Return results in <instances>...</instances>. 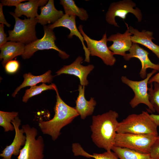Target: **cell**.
<instances>
[{
	"label": "cell",
	"instance_id": "1",
	"mask_svg": "<svg viewBox=\"0 0 159 159\" xmlns=\"http://www.w3.org/2000/svg\"><path fill=\"white\" fill-rule=\"evenodd\" d=\"M118 117V113L112 110L92 116L90 126L91 138L99 148L110 151L114 146L119 123L117 120Z\"/></svg>",
	"mask_w": 159,
	"mask_h": 159
},
{
	"label": "cell",
	"instance_id": "2",
	"mask_svg": "<svg viewBox=\"0 0 159 159\" xmlns=\"http://www.w3.org/2000/svg\"><path fill=\"white\" fill-rule=\"evenodd\" d=\"M54 87L56 93L54 116L50 120L39 122V126L43 134L50 136L54 141L61 134V129L79 115L75 108L68 105L62 100L55 85Z\"/></svg>",
	"mask_w": 159,
	"mask_h": 159
},
{
	"label": "cell",
	"instance_id": "3",
	"mask_svg": "<svg viewBox=\"0 0 159 159\" xmlns=\"http://www.w3.org/2000/svg\"><path fill=\"white\" fill-rule=\"evenodd\" d=\"M158 126L148 112L132 114L119 122L117 133L150 134L158 136Z\"/></svg>",
	"mask_w": 159,
	"mask_h": 159
},
{
	"label": "cell",
	"instance_id": "4",
	"mask_svg": "<svg viewBox=\"0 0 159 159\" xmlns=\"http://www.w3.org/2000/svg\"><path fill=\"white\" fill-rule=\"evenodd\" d=\"M9 14L15 19L14 29L8 31V41L18 42L26 45L38 39L36 35L35 27L38 22L36 18L21 19L16 16L14 13Z\"/></svg>",
	"mask_w": 159,
	"mask_h": 159
},
{
	"label": "cell",
	"instance_id": "5",
	"mask_svg": "<svg viewBox=\"0 0 159 159\" xmlns=\"http://www.w3.org/2000/svg\"><path fill=\"white\" fill-rule=\"evenodd\" d=\"M157 137L158 136L150 134L117 133L114 146L148 154L150 153L151 147Z\"/></svg>",
	"mask_w": 159,
	"mask_h": 159
},
{
	"label": "cell",
	"instance_id": "6",
	"mask_svg": "<svg viewBox=\"0 0 159 159\" xmlns=\"http://www.w3.org/2000/svg\"><path fill=\"white\" fill-rule=\"evenodd\" d=\"M26 137L25 145L20 150L17 159H43L44 144L41 136L36 138L38 134L37 129L31 127L29 124L22 126Z\"/></svg>",
	"mask_w": 159,
	"mask_h": 159
},
{
	"label": "cell",
	"instance_id": "7",
	"mask_svg": "<svg viewBox=\"0 0 159 159\" xmlns=\"http://www.w3.org/2000/svg\"><path fill=\"white\" fill-rule=\"evenodd\" d=\"M157 72V70L153 69L147 74L145 79L139 81L130 80L125 76L121 77L122 82L130 87L134 92V96L129 102L132 108H135L140 104H143L148 107L151 112H155L149 101L148 84L149 79Z\"/></svg>",
	"mask_w": 159,
	"mask_h": 159
},
{
	"label": "cell",
	"instance_id": "8",
	"mask_svg": "<svg viewBox=\"0 0 159 159\" xmlns=\"http://www.w3.org/2000/svg\"><path fill=\"white\" fill-rule=\"evenodd\" d=\"M43 28L44 34L42 38L25 45L24 52L21 55L22 58L29 59L37 51L49 49L57 51L59 56L63 59L68 58L69 55L60 49L56 45V38L53 30L46 25L44 26Z\"/></svg>",
	"mask_w": 159,
	"mask_h": 159
},
{
	"label": "cell",
	"instance_id": "9",
	"mask_svg": "<svg viewBox=\"0 0 159 159\" xmlns=\"http://www.w3.org/2000/svg\"><path fill=\"white\" fill-rule=\"evenodd\" d=\"M83 27L82 25L80 24L78 28L87 43V47L90 55L92 56L98 57L107 65H113L116 62V59L114 56L113 52L109 49L107 46L108 41L106 33L103 35L102 38L100 40H95L90 38L85 33Z\"/></svg>",
	"mask_w": 159,
	"mask_h": 159
},
{
	"label": "cell",
	"instance_id": "10",
	"mask_svg": "<svg viewBox=\"0 0 159 159\" xmlns=\"http://www.w3.org/2000/svg\"><path fill=\"white\" fill-rule=\"evenodd\" d=\"M135 3L131 0H123L111 3L105 14V20L110 24L119 27L116 23L115 18L119 17L123 20L129 13L133 14L138 19V22L141 21L142 14L141 10L135 7Z\"/></svg>",
	"mask_w": 159,
	"mask_h": 159
},
{
	"label": "cell",
	"instance_id": "11",
	"mask_svg": "<svg viewBox=\"0 0 159 159\" xmlns=\"http://www.w3.org/2000/svg\"><path fill=\"white\" fill-rule=\"evenodd\" d=\"M83 58L80 56L78 57L71 64L64 65L56 72L57 75L63 74L73 75L77 77L80 79V85L82 86H87L89 82L87 77L92 71L94 66L92 64L83 66L81 64Z\"/></svg>",
	"mask_w": 159,
	"mask_h": 159
},
{
	"label": "cell",
	"instance_id": "12",
	"mask_svg": "<svg viewBox=\"0 0 159 159\" xmlns=\"http://www.w3.org/2000/svg\"><path fill=\"white\" fill-rule=\"evenodd\" d=\"M21 122L18 116L11 122L14 127L15 135L12 142L9 145L6 146L0 154V156L5 159H11L13 155L18 156L21 146L25 144L26 137L24 135V130L22 128H19Z\"/></svg>",
	"mask_w": 159,
	"mask_h": 159
},
{
	"label": "cell",
	"instance_id": "13",
	"mask_svg": "<svg viewBox=\"0 0 159 159\" xmlns=\"http://www.w3.org/2000/svg\"><path fill=\"white\" fill-rule=\"evenodd\" d=\"M129 53L126 54L123 57L126 61H128L131 58H136L140 61L141 68L139 74L142 79H145L147 76V69L150 68L159 71V64L153 63L148 57L149 53L147 51L139 46L136 43H132V47L129 51Z\"/></svg>",
	"mask_w": 159,
	"mask_h": 159
},
{
	"label": "cell",
	"instance_id": "14",
	"mask_svg": "<svg viewBox=\"0 0 159 159\" xmlns=\"http://www.w3.org/2000/svg\"><path fill=\"white\" fill-rule=\"evenodd\" d=\"M76 17L75 16H70L64 14L60 19L54 23L49 24L47 26L51 29L53 30L55 28L63 27L68 29L70 31L68 36L69 39L73 37L74 35L78 37L81 41L85 51V62H90V52L84 43V39L82 35L77 29L76 24Z\"/></svg>",
	"mask_w": 159,
	"mask_h": 159
},
{
	"label": "cell",
	"instance_id": "15",
	"mask_svg": "<svg viewBox=\"0 0 159 159\" xmlns=\"http://www.w3.org/2000/svg\"><path fill=\"white\" fill-rule=\"evenodd\" d=\"M127 29L125 33H117L112 34L107 38L108 41L112 42L113 44L108 47L114 55L118 54L124 57L126 52L130 49L132 42L131 40V33L130 32L127 24Z\"/></svg>",
	"mask_w": 159,
	"mask_h": 159
},
{
	"label": "cell",
	"instance_id": "16",
	"mask_svg": "<svg viewBox=\"0 0 159 159\" xmlns=\"http://www.w3.org/2000/svg\"><path fill=\"white\" fill-rule=\"evenodd\" d=\"M129 29L130 32L133 34L131 36L132 43L139 44L146 47L152 51L159 59V46L152 41V39H155L153 37V32L145 30L140 32L131 26L129 27Z\"/></svg>",
	"mask_w": 159,
	"mask_h": 159
},
{
	"label": "cell",
	"instance_id": "17",
	"mask_svg": "<svg viewBox=\"0 0 159 159\" xmlns=\"http://www.w3.org/2000/svg\"><path fill=\"white\" fill-rule=\"evenodd\" d=\"M54 2L53 0H49L45 6L40 7L41 13L36 17L38 23L44 26L53 24L64 15L63 11L56 9Z\"/></svg>",
	"mask_w": 159,
	"mask_h": 159
},
{
	"label": "cell",
	"instance_id": "18",
	"mask_svg": "<svg viewBox=\"0 0 159 159\" xmlns=\"http://www.w3.org/2000/svg\"><path fill=\"white\" fill-rule=\"evenodd\" d=\"M85 87L80 84L79 85V95L75 101L76 106L74 107L80 116L81 119L83 120L92 114L97 104L93 97H91L89 101L86 99L85 96Z\"/></svg>",
	"mask_w": 159,
	"mask_h": 159
},
{
	"label": "cell",
	"instance_id": "19",
	"mask_svg": "<svg viewBox=\"0 0 159 159\" xmlns=\"http://www.w3.org/2000/svg\"><path fill=\"white\" fill-rule=\"evenodd\" d=\"M48 1L46 0H30L28 2L20 3L16 7L14 14L19 17L22 15L28 18H36L38 7L45 6Z\"/></svg>",
	"mask_w": 159,
	"mask_h": 159
},
{
	"label": "cell",
	"instance_id": "20",
	"mask_svg": "<svg viewBox=\"0 0 159 159\" xmlns=\"http://www.w3.org/2000/svg\"><path fill=\"white\" fill-rule=\"evenodd\" d=\"M25 46L21 43L10 41L0 47V59L2 60V63L4 66L14 57L21 56L24 52Z\"/></svg>",
	"mask_w": 159,
	"mask_h": 159
},
{
	"label": "cell",
	"instance_id": "21",
	"mask_svg": "<svg viewBox=\"0 0 159 159\" xmlns=\"http://www.w3.org/2000/svg\"><path fill=\"white\" fill-rule=\"evenodd\" d=\"M51 71L49 70L44 74L39 75H33L30 72L24 74L23 77L24 80L22 83L15 90L12 96L15 97L19 91L22 88L27 86H32L41 82L50 83L52 81L53 77Z\"/></svg>",
	"mask_w": 159,
	"mask_h": 159
},
{
	"label": "cell",
	"instance_id": "22",
	"mask_svg": "<svg viewBox=\"0 0 159 159\" xmlns=\"http://www.w3.org/2000/svg\"><path fill=\"white\" fill-rule=\"evenodd\" d=\"M60 4L63 6L65 14L77 16L81 20L86 21L89 18L86 11L83 8L79 7L73 0H60Z\"/></svg>",
	"mask_w": 159,
	"mask_h": 159
},
{
	"label": "cell",
	"instance_id": "23",
	"mask_svg": "<svg viewBox=\"0 0 159 159\" xmlns=\"http://www.w3.org/2000/svg\"><path fill=\"white\" fill-rule=\"evenodd\" d=\"M112 150L120 159H152L150 153H143L126 148L114 146Z\"/></svg>",
	"mask_w": 159,
	"mask_h": 159
},
{
	"label": "cell",
	"instance_id": "24",
	"mask_svg": "<svg viewBox=\"0 0 159 159\" xmlns=\"http://www.w3.org/2000/svg\"><path fill=\"white\" fill-rule=\"evenodd\" d=\"M72 149L74 155L76 156L81 155L88 158H93L95 159H119L116 153L111 151H106L102 153H93L92 155H90L85 152L78 143L74 144Z\"/></svg>",
	"mask_w": 159,
	"mask_h": 159
},
{
	"label": "cell",
	"instance_id": "25",
	"mask_svg": "<svg viewBox=\"0 0 159 159\" xmlns=\"http://www.w3.org/2000/svg\"><path fill=\"white\" fill-rule=\"evenodd\" d=\"M18 114L16 112L0 111V126L4 128L5 132L15 130L11 122L18 116Z\"/></svg>",
	"mask_w": 159,
	"mask_h": 159
},
{
	"label": "cell",
	"instance_id": "26",
	"mask_svg": "<svg viewBox=\"0 0 159 159\" xmlns=\"http://www.w3.org/2000/svg\"><path fill=\"white\" fill-rule=\"evenodd\" d=\"M55 84H52L47 85L43 83L39 86H33L29 89L26 90L24 95L22 98V101L26 103L31 97L41 93L42 92L48 90H54Z\"/></svg>",
	"mask_w": 159,
	"mask_h": 159
},
{
	"label": "cell",
	"instance_id": "27",
	"mask_svg": "<svg viewBox=\"0 0 159 159\" xmlns=\"http://www.w3.org/2000/svg\"><path fill=\"white\" fill-rule=\"evenodd\" d=\"M148 92L149 101L155 111L159 115V84L154 82L150 84Z\"/></svg>",
	"mask_w": 159,
	"mask_h": 159
},
{
	"label": "cell",
	"instance_id": "28",
	"mask_svg": "<svg viewBox=\"0 0 159 159\" xmlns=\"http://www.w3.org/2000/svg\"><path fill=\"white\" fill-rule=\"evenodd\" d=\"M5 69L8 73L12 74L16 72L19 67V64L18 61L11 60L5 64Z\"/></svg>",
	"mask_w": 159,
	"mask_h": 159
},
{
	"label": "cell",
	"instance_id": "29",
	"mask_svg": "<svg viewBox=\"0 0 159 159\" xmlns=\"http://www.w3.org/2000/svg\"><path fill=\"white\" fill-rule=\"evenodd\" d=\"M150 154L152 159H159V135L152 146Z\"/></svg>",
	"mask_w": 159,
	"mask_h": 159
},
{
	"label": "cell",
	"instance_id": "30",
	"mask_svg": "<svg viewBox=\"0 0 159 159\" xmlns=\"http://www.w3.org/2000/svg\"><path fill=\"white\" fill-rule=\"evenodd\" d=\"M25 0H0L3 6H16L21 2Z\"/></svg>",
	"mask_w": 159,
	"mask_h": 159
},
{
	"label": "cell",
	"instance_id": "31",
	"mask_svg": "<svg viewBox=\"0 0 159 159\" xmlns=\"http://www.w3.org/2000/svg\"><path fill=\"white\" fill-rule=\"evenodd\" d=\"M7 35L4 32V24H0V47L6 43L8 41Z\"/></svg>",
	"mask_w": 159,
	"mask_h": 159
},
{
	"label": "cell",
	"instance_id": "32",
	"mask_svg": "<svg viewBox=\"0 0 159 159\" xmlns=\"http://www.w3.org/2000/svg\"><path fill=\"white\" fill-rule=\"evenodd\" d=\"M3 6L2 4L0 3V23L1 24H4L8 27H10L11 26L6 21L5 19L3 10Z\"/></svg>",
	"mask_w": 159,
	"mask_h": 159
},
{
	"label": "cell",
	"instance_id": "33",
	"mask_svg": "<svg viewBox=\"0 0 159 159\" xmlns=\"http://www.w3.org/2000/svg\"><path fill=\"white\" fill-rule=\"evenodd\" d=\"M155 82L159 84V72L150 78L148 82V84H150Z\"/></svg>",
	"mask_w": 159,
	"mask_h": 159
},
{
	"label": "cell",
	"instance_id": "34",
	"mask_svg": "<svg viewBox=\"0 0 159 159\" xmlns=\"http://www.w3.org/2000/svg\"><path fill=\"white\" fill-rule=\"evenodd\" d=\"M150 115L157 126H159V115L152 114Z\"/></svg>",
	"mask_w": 159,
	"mask_h": 159
},
{
	"label": "cell",
	"instance_id": "35",
	"mask_svg": "<svg viewBox=\"0 0 159 159\" xmlns=\"http://www.w3.org/2000/svg\"><path fill=\"white\" fill-rule=\"evenodd\" d=\"M1 159H5L3 158H2Z\"/></svg>",
	"mask_w": 159,
	"mask_h": 159
}]
</instances>
